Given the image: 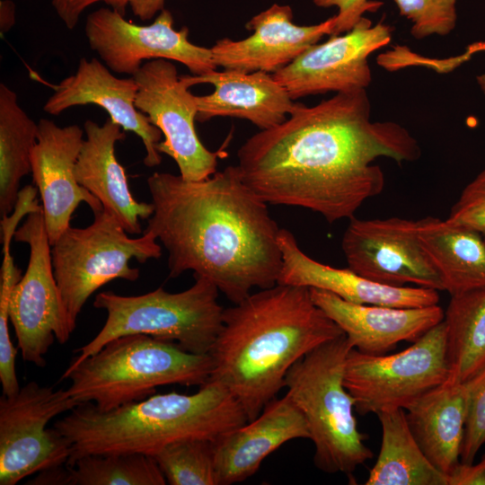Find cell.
<instances>
[{"label": "cell", "mask_w": 485, "mask_h": 485, "mask_svg": "<svg viewBox=\"0 0 485 485\" xmlns=\"http://www.w3.org/2000/svg\"><path fill=\"white\" fill-rule=\"evenodd\" d=\"M38 123L22 110L14 91L0 84V215L13 213L20 182L31 172Z\"/></svg>", "instance_id": "27"}, {"label": "cell", "mask_w": 485, "mask_h": 485, "mask_svg": "<svg viewBox=\"0 0 485 485\" xmlns=\"http://www.w3.org/2000/svg\"><path fill=\"white\" fill-rule=\"evenodd\" d=\"M166 0H129L133 14L146 22L155 17L164 9Z\"/></svg>", "instance_id": "39"}, {"label": "cell", "mask_w": 485, "mask_h": 485, "mask_svg": "<svg viewBox=\"0 0 485 485\" xmlns=\"http://www.w3.org/2000/svg\"><path fill=\"white\" fill-rule=\"evenodd\" d=\"M469 387L460 462L472 463L485 443V368L467 381Z\"/></svg>", "instance_id": "33"}, {"label": "cell", "mask_w": 485, "mask_h": 485, "mask_svg": "<svg viewBox=\"0 0 485 485\" xmlns=\"http://www.w3.org/2000/svg\"><path fill=\"white\" fill-rule=\"evenodd\" d=\"M181 78L189 88L198 84H210L215 88L210 94L195 95L196 119L199 122L216 117H232L249 120L263 130L285 121L295 106L287 91L272 74L263 71L216 69Z\"/></svg>", "instance_id": "22"}, {"label": "cell", "mask_w": 485, "mask_h": 485, "mask_svg": "<svg viewBox=\"0 0 485 485\" xmlns=\"http://www.w3.org/2000/svg\"><path fill=\"white\" fill-rule=\"evenodd\" d=\"M152 456L170 485H218L213 440L176 441Z\"/></svg>", "instance_id": "30"}, {"label": "cell", "mask_w": 485, "mask_h": 485, "mask_svg": "<svg viewBox=\"0 0 485 485\" xmlns=\"http://www.w3.org/2000/svg\"><path fill=\"white\" fill-rule=\"evenodd\" d=\"M445 220L485 236V170L463 190Z\"/></svg>", "instance_id": "34"}, {"label": "cell", "mask_w": 485, "mask_h": 485, "mask_svg": "<svg viewBox=\"0 0 485 485\" xmlns=\"http://www.w3.org/2000/svg\"><path fill=\"white\" fill-rule=\"evenodd\" d=\"M28 484L32 485H71V473L66 464L52 467L38 472Z\"/></svg>", "instance_id": "38"}, {"label": "cell", "mask_w": 485, "mask_h": 485, "mask_svg": "<svg viewBox=\"0 0 485 485\" xmlns=\"http://www.w3.org/2000/svg\"><path fill=\"white\" fill-rule=\"evenodd\" d=\"M278 245L282 267L277 284L322 289L355 304L401 308L438 304L437 290L383 285L360 276L349 268L338 269L319 262L305 254L294 234L285 228L279 230Z\"/></svg>", "instance_id": "20"}, {"label": "cell", "mask_w": 485, "mask_h": 485, "mask_svg": "<svg viewBox=\"0 0 485 485\" xmlns=\"http://www.w3.org/2000/svg\"><path fill=\"white\" fill-rule=\"evenodd\" d=\"M484 239H485V236H484Z\"/></svg>", "instance_id": "42"}, {"label": "cell", "mask_w": 485, "mask_h": 485, "mask_svg": "<svg viewBox=\"0 0 485 485\" xmlns=\"http://www.w3.org/2000/svg\"><path fill=\"white\" fill-rule=\"evenodd\" d=\"M366 89L313 106L295 103L287 119L248 138L237 153L246 185L263 201L299 207L329 223L354 216L384 186L379 157L413 162L417 140L393 121H372Z\"/></svg>", "instance_id": "1"}, {"label": "cell", "mask_w": 485, "mask_h": 485, "mask_svg": "<svg viewBox=\"0 0 485 485\" xmlns=\"http://www.w3.org/2000/svg\"><path fill=\"white\" fill-rule=\"evenodd\" d=\"M71 485H164L153 456L138 453L88 454L72 466Z\"/></svg>", "instance_id": "29"}, {"label": "cell", "mask_w": 485, "mask_h": 485, "mask_svg": "<svg viewBox=\"0 0 485 485\" xmlns=\"http://www.w3.org/2000/svg\"><path fill=\"white\" fill-rule=\"evenodd\" d=\"M341 248L348 268L369 280L444 290L441 277L419 242L417 221L353 216L343 234Z\"/></svg>", "instance_id": "14"}, {"label": "cell", "mask_w": 485, "mask_h": 485, "mask_svg": "<svg viewBox=\"0 0 485 485\" xmlns=\"http://www.w3.org/2000/svg\"><path fill=\"white\" fill-rule=\"evenodd\" d=\"M476 82L485 97V73L476 76Z\"/></svg>", "instance_id": "41"}, {"label": "cell", "mask_w": 485, "mask_h": 485, "mask_svg": "<svg viewBox=\"0 0 485 485\" xmlns=\"http://www.w3.org/2000/svg\"><path fill=\"white\" fill-rule=\"evenodd\" d=\"M78 404L66 389L31 381L0 397V485H14L40 471L66 464L70 440L48 424Z\"/></svg>", "instance_id": "10"}, {"label": "cell", "mask_w": 485, "mask_h": 485, "mask_svg": "<svg viewBox=\"0 0 485 485\" xmlns=\"http://www.w3.org/2000/svg\"><path fill=\"white\" fill-rule=\"evenodd\" d=\"M448 485H485V454L473 464L459 463L447 476Z\"/></svg>", "instance_id": "37"}, {"label": "cell", "mask_w": 485, "mask_h": 485, "mask_svg": "<svg viewBox=\"0 0 485 485\" xmlns=\"http://www.w3.org/2000/svg\"><path fill=\"white\" fill-rule=\"evenodd\" d=\"M297 438L310 439L302 411L287 394L273 399L257 418L214 441L218 485L244 481L268 455Z\"/></svg>", "instance_id": "21"}, {"label": "cell", "mask_w": 485, "mask_h": 485, "mask_svg": "<svg viewBox=\"0 0 485 485\" xmlns=\"http://www.w3.org/2000/svg\"><path fill=\"white\" fill-rule=\"evenodd\" d=\"M418 235L450 295L485 287V239L480 233L428 216Z\"/></svg>", "instance_id": "25"}, {"label": "cell", "mask_w": 485, "mask_h": 485, "mask_svg": "<svg viewBox=\"0 0 485 485\" xmlns=\"http://www.w3.org/2000/svg\"><path fill=\"white\" fill-rule=\"evenodd\" d=\"M449 376L445 321L412 345L394 353L367 355L351 348L344 367V385L361 415L407 410Z\"/></svg>", "instance_id": "9"}, {"label": "cell", "mask_w": 485, "mask_h": 485, "mask_svg": "<svg viewBox=\"0 0 485 485\" xmlns=\"http://www.w3.org/2000/svg\"><path fill=\"white\" fill-rule=\"evenodd\" d=\"M138 91L136 107L163 133L157 145L160 154L172 157L180 175L187 181H201L216 172L221 150L209 151L198 138L195 95L178 75L172 60L155 58L145 62L133 75Z\"/></svg>", "instance_id": "13"}, {"label": "cell", "mask_w": 485, "mask_h": 485, "mask_svg": "<svg viewBox=\"0 0 485 485\" xmlns=\"http://www.w3.org/2000/svg\"><path fill=\"white\" fill-rule=\"evenodd\" d=\"M351 348L345 334L320 345L289 369L285 387L306 421L315 466L354 481L356 469L373 453L365 443L366 436L357 428L355 400L343 382Z\"/></svg>", "instance_id": "6"}, {"label": "cell", "mask_w": 485, "mask_h": 485, "mask_svg": "<svg viewBox=\"0 0 485 485\" xmlns=\"http://www.w3.org/2000/svg\"><path fill=\"white\" fill-rule=\"evenodd\" d=\"M146 182L154 211L144 232L167 251L169 278L191 270L234 304L277 284L280 228L237 165L201 181L154 172Z\"/></svg>", "instance_id": "2"}, {"label": "cell", "mask_w": 485, "mask_h": 485, "mask_svg": "<svg viewBox=\"0 0 485 485\" xmlns=\"http://www.w3.org/2000/svg\"><path fill=\"white\" fill-rule=\"evenodd\" d=\"M313 302L343 331L353 348L384 355L401 341L414 342L444 320L438 304L392 307L355 304L318 288H310Z\"/></svg>", "instance_id": "19"}, {"label": "cell", "mask_w": 485, "mask_h": 485, "mask_svg": "<svg viewBox=\"0 0 485 485\" xmlns=\"http://www.w3.org/2000/svg\"><path fill=\"white\" fill-rule=\"evenodd\" d=\"M291 6L274 4L246 22L245 39L224 38L210 48L216 66L244 73L273 74L287 66L324 35H331L336 15L313 25L294 22Z\"/></svg>", "instance_id": "17"}, {"label": "cell", "mask_w": 485, "mask_h": 485, "mask_svg": "<svg viewBox=\"0 0 485 485\" xmlns=\"http://www.w3.org/2000/svg\"><path fill=\"white\" fill-rule=\"evenodd\" d=\"M392 35L390 25L373 24L363 16L350 31L311 46L272 75L293 101L329 92L366 89L372 81L368 57L388 45Z\"/></svg>", "instance_id": "15"}, {"label": "cell", "mask_w": 485, "mask_h": 485, "mask_svg": "<svg viewBox=\"0 0 485 485\" xmlns=\"http://www.w3.org/2000/svg\"><path fill=\"white\" fill-rule=\"evenodd\" d=\"M248 422L230 391L210 379L191 394H153L110 411L77 405L53 427L72 444L66 466L88 454L138 453L154 455L176 441L219 436Z\"/></svg>", "instance_id": "4"}, {"label": "cell", "mask_w": 485, "mask_h": 485, "mask_svg": "<svg viewBox=\"0 0 485 485\" xmlns=\"http://www.w3.org/2000/svg\"><path fill=\"white\" fill-rule=\"evenodd\" d=\"M83 129L75 124L60 127L48 119L38 122L37 142L31 154V174L40 195L46 230L52 246L70 226L81 202L96 214L103 207L82 187L75 175L84 143Z\"/></svg>", "instance_id": "16"}, {"label": "cell", "mask_w": 485, "mask_h": 485, "mask_svg": "<svg viewBox=\"0 0 485 485\" xmlns=\"http://www.w3.org/2000/svg\"><path fill=\"white\" fill-rule=\"evenodd\" d=\"M342 335L313 302L309 287L276 284L224 308L223 325L209 351L210 379L230 391L251 421L285 387L295 363Z\"/></svg>", "instance_id": "3"}, {"label": "cell", "mask_w": 485, "mask_h": 485, "mask_svg": "<svg viewBox=\"0 0 485 485\" xmlns=\"http://www.w3.org/2000/svg\"><path fill=\"white\" fill-rule=\"evenodd\" d=\"M469 387L446 380L406 410L410 428L421 450L448 476L460 463Z\"/></svg>", "instance_id": "24"}, {"label": "cell", "mask_w": 485, "mask_h": 485, "mask_svg": "<svg viewBox=\"0 0 485 485\" xmlns=\"http://www.w3.org/2000/svg\"><path fill=\"white\" fill-rule=\"evenodd\" d=\"M21 278L17 271L4 270L0 279V382L3 394L15 395L21 389L16 370L15 357L18 348H15L9 334V298L13 287Z\"/></svg>", "instance_id": "32"}, {"label": "cell", "mask_w": 485, "mask_h": 485, "mask_svg": "<svg viewBox=\"0 0 485 485\" xmlns=\"http://www.w3.org/2000/svg\"><path fill=\"white\" fill-rule=\"evenodd\" d=\"M98 2L106 4L124 16L129 6V0H52L51 4L66 27L73 30L84 11Z\"/></svg>", "instance_id": "36"}, {"label": "cell", "mask_w": 485, "mask_h": 485, "mask_svg": "<svg viewBox=\"0 0 485 485\" xmlns=\"http://www.w3.org/2000/svg\"><path fill=\"white\" fill-rule=\"evenodd\" d=\"M93 215L90 225L69 226L51 246L53 272L72 333L84 304L97 289L117 278L133 282L139 278V269L129 266L131 259L144 264L162 255L152 233L132 238L108 209Z\"/></svg>", "instance_id": "8"}, {"label": "cell", "mask_w": 485, "mask_h": 485, "mask_svg": "<svg viewBox=\"0 0 485 485\" xmlns=\"http://www.w3.org/2000/svg\"><path fill=\"white\" fill-rule=\"evenodd\" d=\"M85 139L75 167L77 182L113 213L128 234L142 233L140 219H148L152 203L139 202L131 194L124 168L115 155V145L125 139L121 128L110 118L102 125L84 124Z\"/></svg>", "instance_id": "23"}, {"label": "cell", "mask_w": 485, "mask_h": 485, "mask_svg": "<svg viewBox=\"0 0 485 485\" xmlns=\"http://www.w3.org/2000/svg\"><path fill=\"white\" fill-rule=\"evenodd\" d=\"M15 23V5L11 0L0 1V31L8 32Z\"/></svg>", "instance_id": "40"}, {"label": "cell", "mask_w": 485, "mask_h": 485, "mask_svg": "<svg viewBox=\"0 0 485 485\" xmlns=\"http://www.w3.org/2000/svg\"><path fill=\"white\" fill-rule=\"evenodd\" d=\"M112 73L97 58H81L75 74L52 86L54 92L43 110L57 116L75 106H100L124 131H131L141 138L146 149L144 164L157 166L162 163L157 145L163 133L136 107L138 86L134 77L121 78Z\"/></svg>", "instance_id": "18"}, {"label": "cell", "mask_w": 485, "mask_h": 485, "mask_svg": "<svg viewBox=\"0 0 485 485\" xmlns=\"http://www.w3.org/2000/svg\"><path fill=\"white\" fill-rule=\"evenodd\" d=\"M173 23L165 8L152 23L140 25L110 7H101L87 15L84 33L90 48L116 74L133 76L144 61L155 58L180 62L194 75L216 70L210 48L191 43L189 29L175 30Z\"/></svg>", "instance_id": "12"}, {"label": "cell", "mask_w": 485, "mask_h": 485, "mask_svg": "<svg viewBox=\"0 0 485 485\" xmlns=\"http://www.w3.org/2000/svg\"><path fill=\"white\" fill-rule=\"evenodd\" d=\"M195 283L179 293L163 287L140 295H120L112 291L96 295L93 306L107 312L99 333L75 352L68 366H75L121 336L146 334L177 343L195 354L209 353L223 325L224 308L218 288L208 279L194 276Z\"/></svg>", "instance_id": "7"}, {"label": "cell", "mask_w": 485, "mask_h": 485, "mask_svg": "<svg viewBox=\"0 0 485 485\" xmlns=\"http://www.w3.org/2000/svg\"><path fill=\"white\" fill-rule=\"evenodd\" d=\"M382 428L381 448L366 485H448L416 441L403 409L376 414Z\"/></svg>", "instance_id": "26"}, {"label": "cell", "mask_w": 485, "mask_h": 485, "mask_svg": "<svg viewBox=\"0 0 485 485\" xmlns=\"http://www.w3.org/2000/svg\"><path fill=\"white\" fill-rule=\"evenodd\" d=\"M318 7H337L335 27L331 36L350 31L364 13L376 12L383 2L372 0H313Z\"/></svg>", "instance_id": "35"}, {"label": "cell", "mask_w": 485, "mask_h": 485, "mask_svg": "<svg viewBox=\"0 0 485 485\" xmlns=\"http://www.w3.org/2000/svg\"><path fill=\"white\" fill-rule=\"evenodd\" d=\"M457 0H393L401 16L411 22L416 40L432 35L446 36L455 28Z\"/></svg>", "instance_id": "31"}, {"label": "cell", "mask_w": 485, "mask_h": 485, "mask_svg": "<svg viewBox=\"0 0 485 485\" xmlns=\"http://www.w3.org/2000/svg\"><path fill=\"white\" fill-rule=\"evenodd\" d=\"M212 372L209 353H190L173 341L130 334L67 366L61 380L70 381L66 391L78 405L91 402L110 411L154 394L159 386H201Z\"/></svg>", "instance_id": "5"}, {"label": "cell", "mask_w": 485, "mask_h": 485, "mask_svg": "<svg viewBox=\"0 0 485 485\" xmlns=\"http://www.w3.org/2000/svg\"><path fill=\"white\" fill-rule=\"evenodd\" d=\"M444 321L447 380L467 382L485 368V287L452 295Z\"/></svg>", "instance_id": "28"}, {"label": "cell", "mask_w": 485, "mask_h": 485, "mask_svg": "<svg viewBox=\"0 0 485 485\" xmlns=\"http://www.w3.org/2000/svg\"><path fill=\"white\" fill-rule=\"evenodd\" d=\"M13 238L29 245L30 258L25 274L12 288L9 319L22 359L44 367L55 340L64 344L72 332L53 272L42 207L27 215Z\"/></svg>", "instance_id": "11"}]
</instances>
